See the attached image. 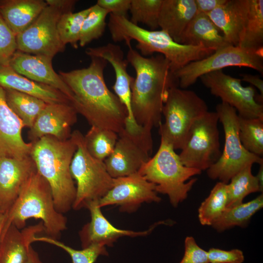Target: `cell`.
<instances>
[{
	"label": "cell",
	"mask_w": 263,
	"mask_h": 263,
	"mask_svg": "<svg viewBox=\"0 0 263 263\" xmlns=\"http://www.w3.org/2000/svg\"><path fill=\"white\" fill-rule=\"evenodd\" d=\"M76 148L71 137L60 140L46 135L32 142L30 156L38 172L50 186L56 209L62 214L72 208L75 199L70 165Z\"/></svg>",
	"instance_id": "3957f363"
},
{
	"label": "cell",
	"mask_w": 263,
	"mask_h": 263,
	"mask_svg": "<svg viewBox=\"0 0 263 263\" xmlns=\"http://www.w3.org/2000/svg\"><path fill=\"white\" fill-rule=\"evenodd\" d=\"M90 11V7L76 13H63L57 22L58 33L62 43H69L75 49L78 48L83 22Z\"/></svg>",
	"instance_id": "e575fe53"
},
{
	"label": "cell",
	"mask_w": 263,
	"mask_h": 263,
	"mask_svg": "<svg viewBox=\"0 0 263 263\" xmlns=\"http://www.w3.org/2000/svg\"><path fill=\"white\" fill-rule=\"evenodd\" d=\"M260 165V169H259V171L256 177L258 180L261 191L263 192V163Z\"/></svg>",
	"instance_id": "7dc6e473"
},
{
	"label": "cell",
	"mask_w": 263,
	"mask_h": 263,
	"mask_svg": "<svg viewBox=\"0 0 263 263\" xmlns=\"http://www.w3.org/2000/svg\"><path fill=\"white\" fill-rule=\"evenodd\" d=\"M86 208L90 211L91 221L85 224L79 232L82 248L94 244L112 246L120 237L145 236L150 233L156 226L154 225L147 230L140 231L119 229L113 225L103 215L98 201L90 202Z\"/></svg>",
	"instance_id": "d6986e66"
},
{
	"label": "cell",
	"mask_w": 263,
	"mask_h": 263,
	"mask_svg": "<svg viewBox=\"0 0 263 263\" xmlns=\"http://www.w3.org/2000/svg\"><path fill=\"white\" fill-rule=\"evenodd\" d=\"M5 214L1 236L11 225L21 229L31 218L41 220L44 232L54 239H58L67 228V218L56 209L50 185L37 171L30 177Z\"/></svg>",
	"instance_id": "5b68a950"
},
{
	"label": "cell",
	"mask_w": 263,
	"mask_h": 263,
	"mask_svg": "<svg viewBox=\"0 0 263 263\" xmlns=\"http://www.w3.org/2000/svg\"><path fill=\"white\" fill-rule=\"evenodd\" d=\"M227 184L218 182L198 209V219L203 225H211L226 209Z\"/></svg>",
	"instance_id": "d6a6232c"
},
{
	"label": "cell",
	"mask_w": 263,
	"mask_h": 263,
	"mask_svg": "<svg viewBox=\"0 0 263 263\" xmlns=\"http://www.w3.org/2000/svg\"><path fill=\"white\" fill-rule=\"evenodd\" d=\"M208 111L206 102L195 92L174 87L169 92L162 108L161 138L175 150H181L193 123Z\"/></svg>",
	"instance_id": "ba28073f"
},
{
	"label": "cell",
	"mask_w": 263,
	"mask_h": 263,
	"mask_svg": "<svg viewBox=\"0 0 263 263\" xmlns=\"http://www.w3.org/2000/svg\"><path fill=\"white\" fill-rule=\"evenodd\" d=\"M216 112L207 111L191 126L179 155L186 167L201 171L217 162L222 151Z\"/></svg>",
	"instance_id": "30bf717a"
},
{
	"label": "cell",
	"mask_w": 263,
	"mask_h": 263,
	"mask_svg": "<svg viewBox=\"0 0 263 263\" xmlns=\"http://www.w3.org/2000/svg\"><path fill=\"white\" fill-rule=\"evenodd\" d=\"M16 37L0 15V66L8 65L17 51Z\"/></svg>",
	"instance_id": "f35d334b"
},
{
	"label": "cell",
	"mask_w": 263,
	"mask_h": 263,
	"mask_svg": "<svg viewBox=\"0 0 263 263\" xmlns=\"http://www.w3.org/2000/svg\"><path fill=\"white\" fill-rule=\"evenodd\" d=\"M248 13L239 46L253 52L263 50V0H248Z\"/></svg>",
	"instance_id": "83f0119b"
},
{
	"label": "cell",
	"mask_w": 263,
	"mask_h": 263,
	"mask_svg": "<svg viewBox=\"0 0 263 263\" xmlns=\"http://www.w3.org/2000/svg\"><path fill=\"white\" fill-rule=\"evenodd\" d=\"M252 166L248 165L241 169L227 184L226 208L242 203L244 199L250 193L261 192L258 180L252 173Z\"/></svg>",
	"instance_id": "4dcf8cb0"
},
{
	"label": "cell",
	"mask_w": 263,
	"mask_h": 263,
	"mask_svg": "<svg viewBox=\"0 0 263 263\" xmlns=\"http://www.w3.org/2000/svg\"><path fill=\"white\" fill-rule=\"evenodd\" d=\"M6 219L5 213H0V242L1 237L2 231L4 226V223Z\"/></svg>",
	"instance_id": "c3c4849f"
},
{
	"label": "cell",
	"mask_w": 263,
	"mask_h": 263,
	"mask_svg": "<svg viewBox=\"0 0 263 263\" xmlns=\"http://www.w3.org/2000/svg\"><path fill=\"white\" fill-rule=\"evenodd\" d=\"M25 127L7 104L4 89L0 87V158H22L30 156L32 142L22 136Z\"/></svg>",
	"instance_id": "44dd1931"
},
{
	"label": "cell",
	"mask_w": 263,
	"mask_h": 263,
	"mask_svg": "<svg viewBox=\"0 0 263 263\" xmlns=\"http://www.w3.org/2000/svg\"><path fill=\"white\" fill-rule=\"evenodd\" d=\"M131 0H98L96 4L115 16L127 17Z\"/></svg>",
	"instance_id": "b9f144b4"
},
{
	"label": "cell",
	"mask_w": 263,
	"mask_h": 263,
	"mask_svg": "<svg viewBox=\"0 0 263 263\" xmlns=\"http://www.w3.org/2000/svg\"><path fill=\"white\" fill-rule=\"evenodd\" d=\"M0 87L29 94L48 104L71 102L59 90L18 74L9 65L0 66Z\"/></svg>",
	"instance_id": "cb8c5ba5"
},
{
	"label": "cell",
	"mask_w": 263,
	"mask_h": 263,
	"mask_svg": "<svg viewBox=\"0 0 263 263\" xmlns=\"http://www.w3.org/2000/svg\"><path fill=\"white\" fill-rule=\"evenodd\" d=\"M152 147L151 132L142 129L138 133H132L123 129L118 133L112 153L104 161L108 173L116 178L138 172L150 158Z\"/></svg>",
	"instance_id": "4fadbf2b"
},
{
	"label": "cell",
	"mask_w": 263,
	"mask_h": 263,
	"mask_svg": "<svg viewBox=\"0 0 263 263\" xmlns=\"http://www.w3.org/2000/svg\"><path fill=\"white\" fill-rule=\"evenodd\" d=\"M109 12L96 3L90 7V11L85 18L81 29L79 44L84 47L104 34L106 19Z\"/></svg>",
	"instance_id": "d590c367"
},
{
	"label": "cell",
	"mask_w": 263,
	"mask_h": 263,
	"mask_svg": "<svg viewBox=\"0 0 263 263\" xmlns=\"http://www.w3.org/2000/svg\"><path fill=\"white\" fill-rule=\"evenodd\" d=\"M42 242L61 248L70 255L72 263H94L99 256L108 255L106 247L98 244L91 245L81 250H76L57 239L48 236H36L33 239V242Z\"/></svg>",
	"instance_id": "74e56055"
},
{
	"label": "cell",
	"mask_w": 263,
	"mask_h": 263,
	"mask_svg": "<svg viewBox=\"0 0 263 263\" xmlns=\"http://www.w3.org/2000/svg\"><path fill=\"white\" fill-rule=\"evenodd\" d=\"M138 172L155 185L157 193L167 195L172 206L177 207L196 183L197 179L192 177L202 171L185 166L173 147L161 138L157 151Z\"/></svg>",
	"instance_id": "8992f818"
},
{
	"label": "cell",
	"mask_w": 263,
	"mask_h": 263,
	"mask_svg": "<svg viewBox=\"0 0 263 263\" xmlns=\"http://www.w3.org/2000/svg\"><path fill=\"white\" fill-rule=\"evenodd\" d=\"M37 171L30 156L0 158V213H6L24 185Z\"/></svg>",
	"instance_id": "ac0fdd59"
},
{
	"label": "cell",
	"mask_w": 263,
	"mask_h": 263,
	"mask_svg": "<svg viewBox=\"0 0 263 263\" xmlns=\"http://www.w3.org/2000/svg\"><path fill=\"white\" fill-rule=\"evenodd\" d=\"M196 14L195 0H163L159 27L178 43L182 34Z\"/></svg>",
	"instance_id": "d4e9b609"
},
{
	"label": "cell",
	"mask_w": 263,
	"mask_h": 263,
	"mask_svg": "<svg viewBox=\"0 0 263 263\" xmlns=\"http://www.w3.org/2000/svg\"><path fill=\"white\" fill-rule=\"evenodd\" d=\"M64 13L58 8L47 5L28 28L17 35L18 50L51 58L63 52L66 46L60 40L57 24Z\"/></svg>",
	"instance_id": "7c38bea8"
},
{
	"label": "cell",
	"mask_w": 263,
	"mask_h": 263,
	"mask_svg": "<svg viewBox=\"0 0 263 263\" xmlns=\"http://www.w3.org/2000/svg\"><path fill=\"white\" fill-rule=\"evenodd\" d=\"M200 78L211 94L236 110L239 116L246 118H263V105L256 99V90L243 86L240 78L218 70L207 73Z\"/></svg>",
	"instance_id": "5bb4252c"
},
{
	"label": "cell",
	"mask_w": 263,
	"mask_h": 263,
	"mask_svg": "<svg viewBox=\"0 0 263 263\" xmlns=\"http://www.w3.org/2000/svg\"><path fill=\"white\" fill-rule=\"evenodd\" d=\"M216 112L224 131V147L219 160L207 172L211 179L227 184L241 169L254 163L261 165L263 159L242 145L239 135V116L235 109L222 102L216 106Z\"/></svg>",
	"instance_id": "9c48e42d"
},
{
	"label": "cell",
	"mask_w": 263,
	"mask_h": 263,
	"mask_svg": "<svg viewBox=\"0 0 263 263\" xmlns=\"http://www.w3.org/2000/svg\"><path fill=\"white\" fill-rule=\"evenodd\" d=\"M128 48L126 59L136 74L131 85L132 113L144 131L151 132L162 123V108L169 91L179 87V82L163 55L146 57L132 46Z\"/></svg>",
	"instance_id": "7a4b0ae2"
},
{
	"label": "cell",
	"mask_w": 263,
	"mask_h": 263,
	"mask_svg": "<svg viewBox=\"0 0 263 263\" xmlns=\"http://www.w3.org/2000/svg\"><path fill=\"white\" fill-rule=\"evenodd\" d=\"M76 148L70 165V171L76 184V196L72 208H86L89 203L99 201L113 186V178L104 161L93 157L88 151L84 135L78 130L72 132Z\"/></svg>",
	"instance_id": "52a82bcc"
},
{
	"label": "cell",
	"mask_w": 263,
	"mask_h": 263,
	"mask_svg": "<svg viewBox=\"0 0 263 263\" xmlns=\"http://www.w3.org/2000/svg\"><path fill=\"white\" fill-rule=\"evenodd\" d=\"M47 5L58 8L65 13L73 12V9L76 2L74 0H47Z\"/></svg>",
	"instance_id": "f6af8a7d"
},
{
	"label": "cell",
	"mask_w": 263,
	"mask_h": 263,
	"mask_svg": "<svg viewBox=\"0 0 263 263\" xmlns=\"http://www.w3.org/2000/svg\"><path fill=\"white\" fill-rule=\"evenodd\" d=\"M52 59L17 50L10 60L9 65L18 74L32 80L59 90L71 102L72 93L59 74L54 70Z\"/></svg>",
	"instance_id": "ffe728a7"
},
{
	"label": "cell",
	"mask_w": 263,
	"mask_h": 263,
	"mask_svg": "<svg viewBox=\"0 0 263 263\" xmlns=\"http://www.w3.org/2000/svg\"><path fill=\"white\" fill-rule=\"evenodd\" d=\"M7 105L20 119L24 127L29 129L47 103L43 100L12 89H4Z\"/></svg>",
	"instance_id": "f1b7e54d"
},
{
	"label": "cell",
	"mask_w": 263,
	"mask_h": 263,
	"mask_svg": "<svg viewBox=\"0 0 263 263\" xmlns=\"http://www.w3.org/2000/svg\"><path fill=\"white\" fill-rule=\"evenodd\" d=\"M221 32L207 14L197 13L182 34L178 43L203 46L215 51L230 45Z\"/></svg>",
	"instance_id": "484cf974"
},
{
	"label": "cell",
	"mask_w": 263,
	"mask_h": 263,
	"mask_svg": "<svg viewBox=\"0 0 263 263\" xmlns=\"http://www.w3.org/2000/svg\"><path fill=\"white\" fill-rule=\"evenodd\" d=\"M163 0H131L130 21L147 25L151 30L159 27L158 20Z\"/></svg>",
	"instance_id": "8d00e7d4"
},
{
	"label": "cell",
	"mask_w": 263,
	"mask_h": 263,
	"mask_svg": "<svg viewBox=\"0 0 263 263\" xmlns=\"http://www.w3.org/2000/svg\"><path fill=\"white\" fill-rule=\"evenodd\" d=\"M230 66L246 67L263 74V52L251 51L229 45L203 59L190 62L174 74L179 87L186 89L204 75Z\"/></svg>",
	"instance_id": "8fae6325"
},
{
	"label": "cell",
	"mask_w": 263,
	"mask_h": 263,
	"mask_svg": "<svg viewBox=\"0 0 263 263\" xmlns=\"http://www.w3.org/2000/svg\"><path fill=\"white\" fill-rule=\"evenodd\" d=\"M238 121L239 135L242 145L249 152L261 157L263 154V118H246L239 116Z\"/></svg>",
	"instance_id": "836d02e7"
},
{
	"label": "cell",
	"mask_w": 263,
	"mask_h": 263,
	"mask_svg": "<svg viewBox=\"0 0 263 263\" xmlns=\"http://www.w3.org/2000/svg\"><path fill=\"white\" fill-rule=\"evenodd\" d=\"M86 68L59 75L72 93L71 103L77 113L91 125L112 130L117 134L125 129L127 111L117 96L107 86L104 71L108 62L92 57Z\"/></svg>",
	"instance_id": "6da1fadb"
},
{
	"label": "cell",
	"mask_w": 263,
	"mask_h": 263,
	"mask_svg": "<svg viewBox=\"0 0 263 263\" xmlns=\"http://www.w3.org/2000/svg\"><path fill=\"white\" fill-rule=\"evenodd\" d=\"M155 186L138 172L113 178L112 188L98 201L99 207L116 205L121 212L136 211L144 203H159Z\"/></svg>",
	"instance_id": "9a60e30c"
},
{
	"label": "cell",
	"mask_w": 263,
	"mask_h": 263,
	"mask_svg": "<svg viewBox=\"0 0 263 263\" xmlns=\"http://www.w3.org/2000/svg\"><path fill=\"white\" fill-rule=\"evenodd\" d=\"M26 263H42L38 253L33 248L32 246L29 249L28 260Z\"/></svg>",
	"instance_id": "bcb514c9"
},
{
	"label": "cell",
	"mask_w": 263,
	"mask_h": 263,
	"mask_svg": "<svg viewBox=\"0 0 263 263\" xmlns=\"http://www.w3.org/2000/svg\"><path fill=\"white\" fill-rule=\"evenodd\" d=\"M108 26L114 42L125 41L129 47L131 41L143 56L154 53L163 55L169 62L174 73L192 61L200 60L214 51L203 46L186 45L174 41L165 31L147 30L132 23L127 17L110 14Z\"/></svg>",
	"instance_id": "277c9868"
},
{
	"label": "cell",
	"mask_w": 263,
	"mask_h": 263,
	"mask_svg": "<svg viewBox=\"0 0 263 263\" xmlns=\"http://www.w3.org/2000/svg\"><path fill=\"white\" fill-rule=\"evenodd\" d=\"M43 0H8L0 3V15L18 35L28 28L46 7Z\"/></svg>",
	"instance_id": "4316f807"
},
{
	"label": "cell",
	"mask_w": 263,
	"mask_h": 263,
	"mask_svg": "<svg viewBox=\"0 0 263 263\" xmlns=\"http://www.w3.org/2000/svg\"><path fill=\"white\" fill-rule=\"evenodd\" d=\"M118 134L109 129L91 126L84 140L89 153L94 158L104 161L112 153Z\"/></svg>",
	"instance_id": "1f68e13d"
},
{
	"label": "cell",
	"mask_w": 263,
	"mask_h": 263,
	"mask_svg": "<svg viewBox=\"0 0 263 263\" xmlns=\"http://www.w3.org/2000/svg\"><path fill=\"white\" fill-rule=\"evenodd\" d=\"M227 0H195L197 13L207 14L225 4Z\"/></svg>",
	"instance_id": "7bdbcfd3"
},
{
	"label": "cell",
	"mask_w": 263,
	"mask_h": 263,
	"mask_svg": "<svg viewBox=\"0 0 263 263\" xmlns=\"http://www.w3.org/2000/svg\"><path fill=\"white\" fill-rule=\"evenodd\" d=\"M263 207V195L262 194L251 201L226 208L211 226L219 232L236 226H244Z\"/></svg>",
	"instance_id": "f546056e"
},
{
	"label": "cell",
	"mask_w": 263,
	"mask_h": 263,
	"mask_svg": "<svg viewBox=\"0 0 263 263\" xmlns=\"http://www.w3.org/2000/svg\"><path fill=\"white\" fill-rule=\"evenodd\" d=\"M77 113L71 102L47 104L29 131L31 142L50 135L60 140L71 137Z\"/></svg>",
	"instance_id": "e0dca14e"
},
{
	"label": "cell",
	"mask_w": 263,
	"mask_h": 263,
	"mask_svg": "<svg viewBox=\"0 0 263 263\" xmlns=\"http://www.w3.org/2000/svg\"><path fill=\"white\" fill-rule=\"evenodd\" d=\"M248 8V0H227L207 15L226 41L238 46L247 21Z\"/></svg>",
	"instance_id": "7402d4cb"
},
{
	"label": "cell",
	"mask_w": 263,
	"mask_h": 263,
	"mask_svg": "<svg viewBox=\"0 0 263 263\" xmlns=\"http://www.w3.org/2000/svg\"><path fill=\"white\" fill-rule=\"evenodd\" d=\"M179 263H209L207 251L200 247L192 236L185 240V252Z\"/></svg>",
	"instance_id": "ab89813d"
},
{
	"label": "cell",
	"mask_w": 263,
	"mask_h": 263,
	"mask_svg": "<svg viewBox=\"0 0 263 263\" xmlns=\"http://www.w3.org/2000/svg\"><path fill=\"white\" fill-rule=\"evenodd\" d=\"M85 53L90 57H99L106 60L113 67L115 80L113 89L127 111L125 129L132 133L140 132L142 128L136 123L132 109L131 85L134 77L127 71L129 64L121 48L116 44L109 43L97 47H89Z\"/></svg>",
	"instance_id": "2e32d148"
},
{
	"label": "cell",
	"mask_w": 263,
	"mask_h": 263,
	"mask_svg": "<svg viewBox=\"0 0 263 263\" xmlns=\"http://www.w3.org/2000/svg\"><path fill=\"white\" fill-rule=\"evenodd\" d=\"M44 230L42 222L21 229L11 225L1 238L0 263H26L34 238Z\"/></svg>",
	"instance_id": "603a6c76"
},
{
	"label": "cell",
	"mask_w": 263,
	"mask_h": 263,
	"mask_svg": "<svg viewBox=\"0 0 263 263\" xmlns=\"http://www.w3.org/2000/svg\"><path fill=\"white\" fill-rule=\"evenodd\" d=\"M242 81L248 82L256 88L260 92V101L261 103L263 100V80L257 75H253L251 74H242Z\"/></svg>",
	"instance_id": "ee69618b"
},
{
	"label": "cell",
	"mask_w": 263,
	"mask_h": 263,
	"mask_svg": "<svg viewBox=\"0 0 263 263\" xmlns=\"http://www.w3.org/2000/svg\"><path fill=\"white\" fill-rule=\"evenodd\" d=\"M207 254L209 263H243L244 260L243 251L239 249L224 250L211 248Z\"/></svg>",
	"instance_id": "60d3db41"
}]
</instances>
